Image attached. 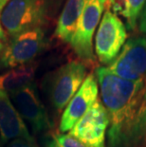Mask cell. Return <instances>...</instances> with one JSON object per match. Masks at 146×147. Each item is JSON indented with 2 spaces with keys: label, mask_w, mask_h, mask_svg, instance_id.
<instances>
[{
  "label": "cell",
  "mask_w": 146,
  "mask_h": 147,
  "mask_svg": "<svg viewBox=\"0 0 146 147\" xmlns=\"http://www.w3.org/2000/svg\"><path fill=\"white\" fill-rule=\"evenodd\" d=\"M102 102L109 117L106 147L146 145V79L130 82L106 67L95 69Z\"/></svg>",
  "instance_id": "obj_1"
},
{
  "label": "cell",
  "mask_w": 146,
  "mask_h": 147,
  "mask_svg": "<svg viewBox=\"0 0 146 147\" xmlns=\"http://www.w3.org/2000/svg\"><path fill=\"white\" fill-rule=\"evenodd\" d=\"M62 0H11L0 14L8 37L25 30L45 28L54 18Z\"/></svg>",
  "instance_id": "obj_2"
},
{
  "label": "cell",
  "mask_w": 146,
  "mask_h": 147,
  "mask_svg": "<svg viewBox=\"0 0 146 147\" xmlns=\"http://www.w3.org/2000/svg\"><path fill=\"white\" fill-rule=\"evenodd\" d=\"M46 46L45 28H34L11 37L0 55V69L8 70L32 64Z\"/></svg>",
  "instance_id": "obj_3"
},
{
  "label": "cell",
  "mask_w": 146,
  "mask_h": 147,
  "mask_svg": "<svg viewBox=\"0 0 146 147\" xmlns=\"http://www.w3.org/2000/svg\"><path fill=\"white\" fill-rule=\"evenodd\" d=\"M87 75L85 65L80 61L67 62L52 72L48 83V93L55 110L64 111Z\"/></svg>",
  "instance_id": "obj_4"
},
{
  "label": "cell",
  "mask_w": 146,
  "mask_h": 147,
  "mask_svg": "<svg viewBox=\"0 0 146 147\" xmlns=\"http://www.w3.org/2000/svg\"><path fill=\"white\" fill-rule=\"evenodd\" d=\"M107 0H85L70 47L83 62L95 61L93 37L100 25Z\"/></svg>",
  "instance_id": "obj_5"
},
{
  "label": "cell",
  "mask_w": 146,
  "mask_h": 147,
  "mask_svg": "<svg viewBox=\"0 0 146 147\" xmlns=\"http://www.w3.org/2000/svg\"><path fill=\"white\" fill-rule=\"evenodd\" d=\"M127 39L126 27L120 18L106 8L95 36V53L98 60L107 67L119 55Z\"/></svg>",
  "instance_id": "obj_6"
},
{
  "label": "cell",
  "mask_w": 146,
  "mask_h": 147,
  "mask_svg": "<svg viewBox=\"0 0 146 147\" xmlns=\"http://www.w3.org/2000/svg\"><path fill=\"white\" fill-rule=\"evenodd\" d=\"M111 73L130 82L146 79V37L126 40L119 55L106 67Z\"/></svg>",
  "instance_id": "obj_7"
},
{
  "label": "cell",
  "mask_w": 146,
  "mask_h": 147,
  "mask_svg": "<svg viewBox=\"0 0 146 147\" xmlns=\"http://www.w3.org/2000/svg\"><path fill=\"white\" fill-rule=\"evenodd\" d=\"M9 96L20 117L25 123L30 126L33 134L46 133L50 130V120L40 99L35 83Z\"/></svg>",
  "instance_id": "obj_8"
},
{
  "label": "cell",
  "mask_w": 146,
  "mask_h": 147,
  "mask_svg": "<svg viewBox=\"0 0 146 147\" xmlns=\"http://www.w3.org/2000/svg\"><path fill=\"white\" fill-rule=\"evenodd\" d=\"M109 117L102 101L97 102L69 131V134L87 147H106Z\"/></svg>",
  "instance_id": "obj_9"
},
{
  "label": "cell",
  "mask_w": 146,
  "mask_h": 147,
  "mask_svg": "<svg viewBox=\"0 0 146 147\" xmlns=\"http://www.w3.org/2000/svg\"><path fill=\"white\" fill-rule=\"evenodd\" d=\"M98 96V81L94 73H88L82 86L64 109L59 123V132H69L77 121L97 102Z\"/></svg>",
  "instance_id": "obj_10"
},
{
  "label": "cell",
  "mask_w": 146,
  "mask_h": 147,
  "mask_svg": "<svg viewBox=\"0 0 146 147\" xmlns=\"http://www.w3.org/2000/svg\"><path fill=\"white\" fill-rule=\"evenodd\" d=\"M18 138L34 139L23 119L15 109L9 94L0 89V139L2 147Z\"/></svg>",
  "instance_id": "obj_11"
},
{
  "label": "cell",
  "mask_w": 146,
  "mask_h": 147,
  "mask_svg": "<svg viewBox=\"0 0 146 147\" xmlns=\"http://www.w3.org/2000/svg\"><path fill=\"white\" fill-rule=\"evenodd\" d=\"M83 5L85 0H67L65 2L54 32L55 36L63 43L70 44Z\"/></svg>",
  "instance_id": "obj_12"
},
{
  "label": "cell",
  "mask_w": 146,
  "mask_h": 147,
  "mask_svg": "<svg viewBox=\"0 0 146 147\" xmlns=\"http://www.w3.org/2000/svg\"><path fill=\"white\" fill-rule=\"evenodd\" d=\"M36 65L30 64L0 73V89L9 95L34 83Z\"/></svg>",
  "instance_id": "obj_13"
},
{
  "label": "cell",
  "mask_w": 146,
  "mask_h": 147,
  "mask_svg": "<svg viewBox=\"0 0 146 147\" xmlns=\"http://www.w3.org/2000/svg\"><path fill=\"white\" fill-rule=\"evenodd\" d=\"M144 3L145 0H107L106 7L114 13L122 15L126 20L127 29L134 30Z\"/></svg>",
  "instance_id": "obj_14"
},
{
  "label": "cell",
  "mask_w": 146,
  "mask_h": 147,
  "mask_svg": "<svg viewBox=\"0 0 146 147\" xmlns=\"http://www.w3.org/2000/svg\"><path fill=\"white\" fill-rule=\"evenodd\" d=\"M43 147H87L69 133H49L44 137Z\"/></svg>",
  "instance_id": "obj_15"
},
{
  "label": "cell",
  "mask_w": 146,
  "mask_h": 147,
  "mask_svg": "<svg viewBox=\"0 0 146 147\" xmlns=\"http://www.w3.org/2000/svg\"><path fill=\"white\" fill-rule=\"evenodd\" d=\"M6 147H39L35 140H27L23 138L12 140L7 143Z\"/></svg>",
  "instance_id": "obj_16"
},
{
  "label": "cell",
  "mask_w": 146,
  "mask_h": 147,
  "mask_svg": "<svg viewBox=\"0 0 146 147\" xmlns=\"http://www.w3.org/2000/svg\"><path fill=\"white\" fill-rule=\"evenodd\" d=\"M138 26L139 32L141 33L146 34V0L143 5V8H142V11L141 12V14H139Z\"/></svg>",
  "instance_id": "obj_17"
},
{
  "label": "cell",
  "mask_w": 146,
  "mask_h": 147,
  "mask_svg": "<svg viewBox=\"0 0 146 147\" xmlns=\"http://www.w3.org/2000/svg\"><path fill=\"white\" fill-rule=\"evenodd\" d=\"M0 41L5 43V44L8 42V35L5 32L4 28L2 27L1 23H0Z\"/></svg>",
  "instance_id": "obj_18"
},
{
  "label": "cell",
  "mask_w": 146,
  "mask_h": 147,
  "mask_svg": "<svg viewBox=\"0 0 146 147\" xmlns=\"http://www.w3.org/2000/svg\"><path fill=\"white\" fill-rule=\"evenodd\" d=\"M10 1L11 0H0V14H1L3 9L6 7V5H7Z\"/></svg>",
  "instance_id": "obj_19"
},
{
  "label": "cell",
  "mask_w": 146,
  "mask_h": 147,
  "mask_svg": "<svg viewBox=\"0 0 146 147\" xmlns=\"http://www.w3.org/2000/svg\"><path fill=\"white\" fill-rule=\"evenodd\" d=\"M5 45H6L5 43H3V42L0 41V55H1L2 51H4V49H5Z\"/></svg>",
  "instance_id": "obj_20"
},
{
  "label": "cell",
  "mask_w": 146,
  "mask_h": 147,
  "mask_svg": "<svg viewBox=\"0 0 146 147\" xmlns=\"http://www.w3.org/2000/svg\"><path fill=\"white\" fill-rule=\"evenodd\" d=\"M0 147H2V144H1V139H0Z\"/></svg>",
  "instance_id": "obj_21"
}]
</instances>
